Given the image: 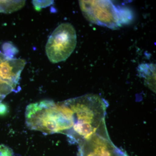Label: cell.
I'll list each match as a JSON object with an SVG mask.
<instances>
[{
	"label": "cell",
	"mask_w": 156,
	"mask_h": 156,
	"mask_svg": "<svg viewBox=\"0 0 156 156\" xmlns=\"http://www.w3.org/2000/svg\"><path fill=\"white\" fill-rule=\"evenodd\" d=\"M9 107L7 104L0 102V116H4L9 112Z\"/></svg>",
	"instance_id": "cell-9"
},
{
	"label": "cell",
	"mask_w": 156,
	"mask_h": 156,
	"mask_svg": "<svg viewBox=\"0 0 156 156\" xmlns=\"http://www.w3.org/2000/svg\"><path fill=\"white\" fill-rule=\"evenodd\" d=\"M70 125L66 134L72 144H81L95 134L107 130L105 123L108 103L95 94L64 101Z\"/></svg>",
	"instance_id": "cell-1"
},
{
	"label": "cell",
	"mask_w": 156,
	"mask_h": 156,
	"mask_svg": "<svg viewBox=\"0 0 156 156\" xmlns=\"http://www.w3.org/2000/svg\"><path fill=\"white\" fill-rule=\"evenodd\" d=\"M81 11L89 22L114 29L130 20L126 11L118 9L109 1H79Z\"/></svg>",
	"instance_id": "cell-2"
},
{
	"label": "cell",
	"mask_w": 156,
	"mask_h": 156,
	"mask_svg": "<svg viewBox=\"0 0 156 156\" xmlns=\"http://www.w3.org/2000/svg\"><path fill=\"white\" fill-rule=\"evenodd\" d=\"M77 44V36L73 26L68 23L58 25L49 37L46 52L53 63L65 61L71 55Z\"/></svg>",
	"instance_id": "cell-3"
},
{
	"label": "cell",
	"mask_w": 156,
	"mask_h": 156,
	"mask_svg": "<svg viewBox=\"0 0 156 156\" xmlns=\"http://www.w3.org/2000/svg\"><path fill=\"white\" fill-rule=\"evenodd\" d=\"M140 73L145 78V81L149 86L155 85V66L153 64L141 65L139 67Z\"/></svg>",
	"instance_id": "cell-6"
},
{
	"label": "cell",
	"mask_w": 156,
	"mask_h": 156,
	"mask_svg": "<svg viewBox=\"0 0 156 156\" xmlns=\"http://www.w3.org/2000/svg\"><path fill=\"white\" fill-rule=\"evenodd\" d=\"M24 1H0V12L9 13L18 10L24 5Z\"/></svg>",
	"instance_id": "cell-7"
},
{
	"label": "cell",
	"mask_w": 156,
	"mask_h": 156,
	"mask_svg": "<svg viewBox=\"0 0 156 156\" xmlns=\"http://www.w3.org/2000/svg\"><path fill=\"white\" fill-rule=\"evenodd\" d=\"M0 156H14L11 149L7 146L0 144Z\"/></svg>",
	"instance_id": "cell-8"
},
{
	"label": "cell",
	"mask_w": 156,
	"mask_h": 156,
	"mask_svg": "<svg viewBox=\"0 0 156 156\" xmlns=\"http://www.w3.org/2000/svg\"><path fill=\"white\" fill-rule=\"evenodd\" d=\"M79 145V156H128L112 142L108 132L95 134Z\"/></svg>",
	"instance_id": "cell-5"
},
{
	"label": "cell",
	"mask_w": 156,
	"mask_h": 156,
	"mask_svg": "<svg viewBox=\"0 0 156 156\" xmlns=\"http://www.w3.org/2000/svg\"><path fill=\"white\" fill-rule=\"evenodd\" d=\"M25 64L24 59L13 58L0 51V102L19 89L20 75Z\"/></svg>",
	"instance_id": "cell-4"
}]
</instances>
